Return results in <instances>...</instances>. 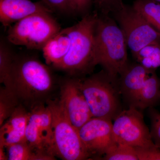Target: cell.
<instances>
[{
	"instance_id": "obj_1",
	"label": "cell",
	"mask_w": 160,
	"mask_h": 160,
	"mask_svg": "<svg viewBox=\"0 0 160 160\" xmlns=\"http://www.w3.org/2000/svg\"><path fill=\"white\" fill-rule=\"evenodd\" d=\"M54 86L51 70L35 58L15 56L10 90L20 101L32 106L47 100Z\"/></svg>"
},
{
	"instance_id": "obj_2",
	"label": "cell",
	"mask_w": 160,
	"mask_h": 160,
	"mask_svg": "<svg viewBox=\"0 0 160 160\" xmlns=\"http://www.w3.org/2000/svg\"><path fill=\"white\" fill-rule=\"evenodd\" d=\"M122 31L110 15L98 14L95 26L96 65L113 76H119L129 62Z\"/></svg>"
},
{
	"instance_id": "obj_3",
	"label": "cell",
	"mask_w": 160,
	"mask_h": 160,
	"mask_svg": "<svg viewBox=\"0 0 160 160\" xmlns=\"http://www.w3.org/2000/svg\"><path fill=\"white\" fill-rule=\"evenodd\" d=\"M96 12L86 14L77 24L66 28L71 40L67 55L53 67L75 78L89 74L97 66L94 56Z\"/></svg>"
},
{
	"instance_id": "obj_4",
	"label": "cell",
	"mask_w": 160,
	"mask_h": 160,
	"mask_svg": "<svg viewBox=\"0 0 160 160\" xmlns=\"http://www.w3.org/2000/svg\"><path fill=\"white\" fill-rule=\"evenodd\" d=\"M80 88L93 118L112 121L123 109L119 76L105 70L80 78Z\"/></svg>"
},
{
	"instance_id": "obj_5",
	"label": "cell",
	"mask_w": 160,
	"mask_h": 160,
	"mask_svg": "<svg viewBox=\"0 0 160 160\" xmlns=\"http://www.w3.org/2000/svg\"><path fill=\"white\" fill-rule=\"evenodd\" d=\"M61 30V26L52 13L39 12L9 26L7 38L13 45L42 50L48 41Z\"/></svg>"
},
{
	"instance_id": "obj_6",
	"label": "cell",
	"mask_w": 160,
	"mask_h": 160,
	"mask_svg": "<svg viewBox=\"0 0 160 160\" xmlns=\"http://www.w3.org/2000/svg\"><path fill=\"white\" fill-rule=\"evenodd\" d=\"M47 104L52 116V148L54 156L65 160L91 158L81 140L78 130L67 119L58 102L49 100Z\"/></svg>"
},
{
	"instance_id": "obj_7",
	"label": "cell",
	"mask_w": 160,
	"mask_h": 160,
	"mask_svg": "<svg viewBox=\"0 0 160 160\" xmlns=\"http://www.w3.org/2000/svg\"><path fill=\"white\" fill-rule=\"evenodd\" d=\"M122 31L133 58L148 45H160V32L152 27L133 6L124 5L111 15Z\"/></svg>"
},
{
	"instance_id": "obj_8",
	"label": "cell",
	"mask_w": 160,
	"mask_h": 160,
	"mask_svg": "<svg viewBox=\"0 0 160 160\" xmlns=\"http://www.w3.org/2000/svg\"><path fill=\"white\" fill-rule=\"evenodd\" d=\"M113 121L112 134L116 142L134 147L155 145L144 121L142 112L137 108L123 109Z\"/></svg>"
},
{
	"instance_id": "obj_9",
	"label": "cell",
	"mask_w": 160,
	"mask_h": 160,
	"mask_svg": "<svg viewBox=\"0 0 160 160\" xmlns=\"http://www.w3.org/2000/svg\"><path fill=\"white\" fill-rule=\"evenodd\" d=\"M80 78L74 77L63 82L58 101L67 119L78 130L93 118L80 88Z\"/></svg>"
},
{
	"instance_id": "obj_10",
	"label": "cell",
	"mask_w": 160,
	"mask_h": 160,
	"mask_svg": "<svg viewBox=\"0 0 160 160\" xmlns=\"http://www.w3.org/2000/svg\"><path fill=\"white\" fill-rule=\"evenodd\" d=\"M26 141L37 151L54 156L52 148V116L48 105L41 103L32 107L26 127Z\"/></svg>"
},
{
	"instance_id": "obj_11",
	"label": "cell",
	"mask_w": 160,
	"mask_h": 160,
	"mask_svg": "<svg viewBox=\"0 0 160 160\" xmlns=\"http://www.w3.org/2000/svg\"><path fill=\"white\" fill-rule=\"evenodd\" d=\"M81 140L90 157L105 156L114 143L112 121L92 118L78 130Z\"/></svg>"
},
{
	"instance_id": "obj_12",
	"label": "cell",
	"mask_w": 160,
	"mask_h": 160,
	"mask_svg": "<svg viewBox=\"0 0 160 160\" xmlns=\"http://www.w3.org/2000/svg\"><path fill=\"white\" fill-rule=\"evenodd\" d=\"M155 71L150 70L138 62L128 63L119 76L122 98L129 107H134L144 83Z\"/></svg>"
},
{
	"instance_id": "obj_13",
	"label": "cell",
	"mask_w": 160,
	"mask_h": 160,
	"mask_svg": "<svg viewBox=\"0 0 160 160\" xmlns=\"http://www.w3.org/2000/svg\"><path fill=\"white\" fill-rule=\"evenodd\" d=\"M53 11L42 2L31 0H0V22L9 27L20 20L39 12Z\"/></svg>"
},
{
	"instance_id": "obj_14",
	"label": "cell",
	"mask_w": 160,
	"mask_h": 160,
	"mask_svg": "<svg viewBox=\"0 0 160 160\" xmlns=\"http://www.w3.org/2000/svg\"><path fill=\"white\" fill-rule=\"evenodd\" d=\"M30 117L22 105L16 108L0 128V146H7L26 141V127Z\"/></svg>"
},
{
	"instance_id": "obj_15",
	"label": "cell",
	"mask_w": 160,
	"mask_h": 160,
	"mask_svg": "<svg viewBox=\"0 0 160 160\" xmlns=\"http://www.w3.org/2000/svg\"><path fill=\"white\" fill-rule=\"evenodd\" d=\"M71 40L66 29H62L48 41L42 49L43 56L48 65L54 66L68 54Z\"/></svg>"
},
{
	"instance_id": "obj_16",
	"label": "cell",
	"mask_w": 160,
	"mask_h": 160,
	"mask_svg": "<svg viewBox=\"0 0 160 160\" xmlns=\"http://www.w3.org/2000/svg\"><path fill=\"white\" fill-rule=\"evenodd\" d=\"M160 100V80L153 72L147 78L141 89L136 108L143 111L155 106Z\"/></svg>"
},
{
	"instance_id": "obj_17",
	"label": "cell",
	"mask_w": 160,
	"mask_h": 160,
	"mask_svg": "<svg viewBox=\"0 0 160 160\" xmlns=\"http://www.w3.org/2000/svg\"><path fill=\"white\" fill-rule=\"evenodd\" d=\"M9 160H52L55 157L40 152L32 147L26 141L6 147Z\"/></svg>"
},
{
	"instance_id": "obj_18",
	"label": "cell",
	"mask_w": 160,
	"mask_h": 160,
	"mask_svg": "<svg viewBox=\"0 0 160 160\" xmlns=\"http://www.w3.org/2000/svg\"><path fill=\"white\" fill-rule=\"evenodd\" d=\"M132 6L160 32V3L152 0H136Z\"/></svg>"
},
{
	"instance_id": "obj_19",
	"label": "cell",
	"mask_w": 160,
	"mask_h": 160,
	"mask_svg": "<svg viewBox=\"0 0 160 160\" xmlns=\"http://www.w3.org/2000/svg\"><path fill=\"white\" fill-rule=\"evenodd\" d=\"M15 56L6 43L1 40L0 43V82L10 89L11 76Z\"/></svg>"
},
{
	"instance_id": "obj_20",
	"label": "cell",
	"mask_w": 160,
	"mask_h": 160,
	"mask_svg": "<svg viewBox=\"0 0 160 160\" xmlns=\"http://www.w3.org/2000/svg\"><path fill=\"white\" fill-rule=\"evenodd\" d=\"M134 58L148 69L155 71L160 66V45L153 44L145 46Z\"/></svg>"
},
{
	"instance_id": "obj_21",
	"label": "cell",
	"mask_w": 160,
	"mask_h": 160,
	"mask_svg": "<svg viewBox=\"0 0 160 160\" xmlns=\"http://www.w3.org/2000/svg\"><path fill=\"white\" fill-rule=\"evenodd\" d=\"M20 101L11 90L5 86L0 91V126L8 119L19 105Z\"/></svg>"
},
{
	"instance_id": "obj_22",
	"label": "cell",
	"mask_w": 160,
	"mask_h": 160,
	"mask_svg": "<svg viewBox=\"0 0 160 160\" xmlns=\"http://www.w3.org/2000/svg\"><path fill=\"white\" fill-rule=\"evenodd\" d=\"M103 158L106 160H138L135 147L116 142L108 149Z\"/></svg>"
},
{
	"instance_id": "obj_23",
	"label": "cell",
	"mask_w": 160,
	"mask_h": 160,
	"mask_svg": "<svg viewBox=\"0 0 160 160\" xmlns=\"http://www.w3.org/2000/svg\"><path fill=\"white\" fill-rule=\"evenodd\" d=\"M98 14L111 15L122 8L123 0H92Z\"/></svg>"
},
{
	"instance_id": "obj_24",
	"label": "cell",
	"mask_w": 160,
	"mask_h": 160,
	"mask_svg": "<svg viewBox=\"0 0 160 160\" xmlns=\"http://www.w3.org/2000/svg\"><path fill=\"white\" fill-rule=\"evenodd\" d=\"M138 160H160V146L135 147Z\"/></svg>"
},
{
	"instance_id": "obj_25",
	"label": "cell",
	"mask_w": 160,
	"mask_h": 160,
	"mask_svg": "<svg viewBox=\"0 0 160 160\" xmlns=\"http://www.w3.org/2000/svg\"><path fill=\"white\" fill-rule=\"evenodd\" d=\"M149 109L151 122L150 133L152 138L156 145L160 146V113L152 109V107Z\"/></svg>"
},
{
	"instance_id": "obj_26",
	"label": "cell",
	"mask_w": 160,
	"mask_h": 160,
	"mask_svg": "<svg viewBox=\"0 0 160 160\" xmlns=\"http://www.w3.org/2000/svg\"><path fill=\"white\" fill-rule=\"evenodd\" d=\"M42 2L53 12L73 13L69 0H42Z\"/></svg>"
},
{
	"instance_id": "obj_27",
	"label": "cell",
	"mask_w": 160,
	"mask_h": 160,
	"mask_svg": "<svg viewBox=\"0 0 160 160\" xmlns=\"http://www.w3.org/2000/svg\"><path fill=\"white\" fill-rule=\"evenodd\" d=\"M72 12L84 13L92 4V0H69Z\"/></svg>"
},
{
	"instance_id": "obj_28",
	"label": "cell",
	"mask_w": 160,
	"mask_h": 160,
	"mask_svg": "<svg viewBox=\"0 0 160 160\" xmlns=\"http://www.w3.org/2000/svg\"><path fill=\"white\" fill-rule=\"evenodd\" d=\"M4 148L5 147L0 146V160H8V157L7 155L6 154Z\"/></svg>"
},
{
	"instance_id": "obj_29",
	"label": "cell",
	"mask_w": 160,
	"mask_h": 160,
	"mask_svg": "<svg viewBox=\"0 0 160 160\" xmlns=\"http://www.w3.org/2000/svg\"><path fill=\"white\" fill-rule=\"evenodd\" d=\"M152 1H155V2H158L160 3V0H152Z\"/></svg>"
}]
</instances>
